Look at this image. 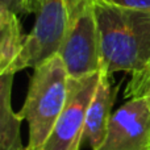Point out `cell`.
Masks as SVG:
<instances>
[{"label": "cell", "instance_id": "1", "mask_svg": "<svg viewBox=\"0 0 150 150\" xmlns=\"http://www.w3.org/2000/svg\"><path fill=\"white\" fill-rule=\"evenodd\" d=\"M100 34V71L137 73L150 69V12L95 0Z\"/></svg>", "mask_w": 150, "mask_h": 150}, {"label": "cell", "instance_id": "2", "mask_svg": "<svg viewBox=\"0 0 150 150\" xmlns=\"http://www.w3.org/2000/svg\"><path fill=\"white\" fill-rule=\"evenodd\" d=\"M33 70L25 103L18 113L29 128L26 150H42L65 107L70 76L59 54Z\"/></svg>", "mask_w": 150, "mask_h": 150}, {"label": "cell", "instance_id": "3", "mask_svg": "<svg viewBox=\"0 0 150 150\" xmlns=\"http://www.w3.org/2000/svg\"><path fill=\"white\" fill-rule=\"evenodd\" d=\"M93 1L69 0V26L58 54L70 78L87 76L101 69L100 34Z\"/></svg>", "mask_w": 150, "mask_h": 150}, {"label": "cell", "instance_id": "4", "mask_svg": "<svg viewBox=\"0 0 150 150\" xmlns=\"http://www.w3.org/2000/svg\"><path fill=\"white\" fill-rule=\"evenodd\" d=\"M36 24L11 74L28 67H37L44 61L58 54L69 26V0H32Z\"/></svg>", "mask_w": 150, "mask_h": 150}, {"label": "cell", "instance_id": "5", "mask_svg": "<svg viewBox=\"0 0 150 150\" xmlns=\"http://www.w3.org/2000/svg\"><path fill=\"white\" fill-rule=\"evenodd\" d=\"M101 71L82 78H69L67 99L42 150H79L86 117L98 90Z\"/></svg>", "mask_w": 150, "mask_h": 150}, {"label": "cell", "instance_id": "6", "mask_svg": "<svg viewBox=\"0 0 150 150\" xmlns=\"http://www.w3.org/2000/svg\"><path fill=\"white\" fill-rule=\"evenodd\" d=\"M150 96L128 99L113 115L99 150H149Z\"/></svg>", "mask_w": 150, "mask_h": 150}, {"label": "cell", "instance_id": "7", "mask_svg": "<svg viewBox=\"0 0 150 150\" xmlns=\"http://www.w3.org/2000/svg\"><path fill=\"white\" fill-rule=\"evenodd\" d=\"M116 93L117 88L112 91L111 76L101 73L98 90L88 108L83 130V142H87L92 150H99L104 142Z\"/></svg>", "mask_w": 150, "mask_h": 150}, {"label": "cell", "instance_id": "8", "mask_svg": "<svg viewBox=\"0 0 150 150\" xmlns=\"http://www.w3.org/2000/svg\"><path fill=\"white\" fill-rule=\"evenodd\" d=\"M15 74H0V150H26L21 141L23 117L12 108Z\"/></svg>", "mask_w": 150, "mask_h": 150}, {"label": "cell", "instance_id": "9", "mask_svg": "<svg viewBox=\"0 0 150 150\" xmlns=\"http://www.w3.org/2000/svg\"><path fill=\"white\" fill-rule=\"evenodd\" d=\"M26 36L23 33L18 15L0 8V74H11L24 49Z\"/></svg>", "mask_w": 150, "mask_h": 150}, {"label": "cell", "instance_id": "10", "mask_svg": "<svg viewBox=\"0 0 150 150\" xmlns=\"http://www.w3.org/2000/svg\"><path fill=\"white\" fill-rule=\"evenodd\" d=\"M125 99L150 96V69L133 73L124 91Z\"/></svg>", "mask_w": 150, "mask_h": 150}, {"label": "cell", "instance_id": "11", "mask_svg": "<svg viewBox=\"0 0 150 150\" xmlns=\"http://www.w3.org/2000/svg\"><path fill=\"white\" fill-rule=\"evenodd\" d=\"M0 8L15 12L18 16L33 13L32 0H0Z\"/></svg>", "mask_w": 150, "mask_h": 150}, {"label": "cell", "instance_id": "12", "mask_svg": "<svg viewBox=\"0 0 150 150\" xmlns=\"http://www.w3.org/2000/svg\"><path fill=\"white\" fill-rule=\"evenodd\" d=\"M103 1L117 5V7L150 12V0H103Z\"/></svg>", "mask_w": 150, "mask_h": 150}, {"label": "cell", "instance_id": "13", "mask_svg": "<svg viewBox=\"0 0 150 150\" xmlns=\"http://www.w3.org/2000/svg\"><path fill=\"white\" fill-rule=\"evenodd\" d=\"M149 150H150V148H149Z\"/></svg>", "mask_w": 150, "mask_h": 150}]
</instances>
